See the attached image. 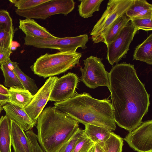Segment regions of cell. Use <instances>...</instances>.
I'll use <instances>...</instances> for the list:
<instances>
[{"label":"cell","instance_id":"1","mask_svg":"<svg viewBox=\"0 0 152 152\" xmlns=\"http://www.w3.org/2000/svg\"><path fill=\"white\" fill-rule=\"evenodd\" d=\"M109 79L115 123L130 132L142 122L148 112L150 95L139 79L134 65L117 64L109 72Z\"/></svg>","mask_w":152,"mask_h":152},{"label":"cell","instance_id":"2","mask_svg":"<svg viewBox=\"0 0 152 152\" xmlns=\"http://www.w3.org/2000/svg\"><path fill=\"white\" fill-rule=\"evenodd\" d=\"M54 105L84 125L98 126L111 132L116 128L112 106L108 98L99 100L86 92L76 93L70 98L55 102Z\"/></svg>","mask_w":152,"mask_h":152},{"label":"cell","instance_id":"3","mask_svg":"<svg viewBox=\"0 0 152 152\" xmlns=\"http://www.w3.org/2000/svg\"><path fill=\"white\" fill-rule=\"evenodd\" d=\"M37 123L38 141L45 152H59L79 128L77 121L55 106L43 110Z\"/></svg>","mask_w":152,"mask_h":152},{"label":"cell","instance_id":"4","mask_svg":"<svg viewBox=\"0 0 152 152\" xmlns=\"http://www.w3.org/2000/svg\"><path fill=\"white\" fill-rule=\"evenodd\" d=\"M82 56L77 52H59L46 53L36 59L31 67L34 74L45 78L66 72L79 64Z\"/></svg>","mask_w":152,"mask_h":152},{"label":"cell","instance_id":"5","mask_svg":"<svg viewBox=\"0 0 152 152\" xmlns=\"http://www.w3.org/2000/svg\"><path fill=\"white\" fill-rule=\"evenodd\" d=\"M134 0H109L105 10L91 33L94 43L102 42L108 31L132 5Z\"/></svg>","mask_w":152,"mask_h":152},{"label":"cell","instance_id":"6","mask_svg":"<svg viewBox=\"0 0 152 152\" xmlns=\"http://www.w3.org/2000/svg\"><path fill=\"white\" fill-rule=\"evenodd\" d=\"M23 38L24 44L26 45L39 48L54 49L59 52H76L79 48L85 50L87 48L86 44L88 41L87 34L74 37H56L52 39L26 35Z\"/></svg>","mask_w":152,"mask_h":152},{"label":"cell","instance_id":"7","mask_svg":"<svg viewBox=\"0 0 152 152\" xmlns=\"http://www.w3.org/2000/svg\"><path fill=\"white\" fill-rule=\"evenodd\" d=\"M75 5L73 0H49L30 9H17L15 12L27 19L45 20L55 15L62 14L66 16L73 10Z\"/></svg>","mask_w":152,"mask_h":152},{"label":"cell","instance_id":"8","mask_svg":"<svg viewBox=\"0 0 152 152\" xmlns=\"http://www.w3.org/2000/svg\"><path fill=\"white\" fill-rule=\"evenodd\" d=\"M102 59L91 56L83 60L84 67L80 69L81 80L90 88L101 86L109 87V72L105 70Z\"/></svg>","mask_w":152,"mask_h":152},{"label":"cell","instance_id":"9","mask_svg":"<svg viewBox=\"0 0 152 152\" xmlns=\"http://www.w3.org/2000/svg\"><path fill=\"white\" fill-rule=\"evenodd\" d=\"M138 30L133 26L131 20L122 30L115 39L107 45L106 58L112 66L118 64L126 56L131 43Z\"/></svg>","mask_w":152,"mask_h":152},{"label":"cell","instance_id":"10","mask_svg":"<svg viewBox=\"0 0 152 152\" xmlns=\"http://www.w3.org/2000/svg\"><path fill=\"white\" fill-rule=\"evenodd\" d=\"M124 140L137 152H152V120L142 122L129 132Z\"/></svg>","mask_w":152,"mask_h":152},{"label":"cell","instance_id":"11","mask_svg":"<svg viewBox=\"0 0 152 152\" xmlns=\"http://www.w3.org/2000/svg\"><path fill=\"white\" fill-rule=\"evenodd\" d=\"M58 78L57 77L53 76L46 80L29 104L24 108L26 113L36 124L39 116L49 101L51 91Z\"/></svg>","mask_w":152,"mask_h":152},{"label":"cell","instance_id":"12","mask_svg":"<svg viewBox=\"0 0 152 152\" xmlns=\"http://www.w3.org/2000/svg\"><path fill=\"white\" fill-rule=\"evenodd\" d=\"M79 80L76 74L69 72L55 82L49 101L58 102L71 98L75 93Z\"/></svg>","mask_w":152,"mask_h":152},{"label":"cell","instance_id":"13","mask_svg":"<svg viewBox=\"0 0 152 152\" xmlns=\"http://www.w3.org/2000/svg\"><path fill=\"white\" fill-rule=\"evenodd\" d=\"M3 107L6 115L24 131L31 130L36 124L31 120L24 108L10 103H6Z\"/></svg>","mask_w":152,"mask_h":152},{"label":"cell","instance_id":"14","mask_svg":"<svg viewBox=\"0 0 152 152\" xmlns=\"http://www.w3.org/2000/svg\"><path fill=\"white\" fill-rule=\"evenodd\" d=\"M11 124V145L14 152H32L30 141L24 130L13 121Z\"/></svg>","mask_w":152,"mask_h":152},{"label":"cell","instance_id":"15","mask_svg":"<svg viewBox=\"0 0 152 152\" xmlns=\"http://www.w3.org/2000/svg\"><path fill=\"white\" fill-rule=\"evenodd\" d=\"M19 28L26 35L44 39L56 37L45 27L38 24L34 19H19Z\"/></svg>","mask_w":152,"mask_h":152},{"label":"cell","instance_id":"16","mask_svg":"<svg viewBox=\"0 0 152 152\" xmlns=\"http://www.w3.org/2000/svg\"><path fill=\"white\" fill-rule=\"evenodd\" d=\"M11 120L6 115L0 118V152H11Z\"/></svg>","mask_w":152,"mask_h":152},{"label":"cell","instance_id":"17","mask_svg":"<svg viewBox=\"0 0 152 152\" xmlns=\"http://www.w3.org/2000/svg\"><path fill=\"white\" fill-rule=\"evenodd\" d=\"M8 90L9 103L24 108L29 104L34 96L28 90L19 87H11Z\"/></svg>","mask_w":152,"mask_h":152},{"label":"cell","instance_id":"18","mask_svg":"<svg viewBox=\"0 0 152 152\" xmlns=\"http://www.w3.org/2000/svg\"><path fill=\"white\" fill-rule=\"evenodd\" d=\"M133 60H139L148 64H152V34L136 47L133 55Z\"/></svg>","mask_w":152,"mask_h":152},{"label":"cell","instance_id":"19","mask_svg":"<svg viewBox=\"0 0 152 152\" xmlns=\"http://www.w3.org/2000/svg\"><path fill=\"white\" fill-rule=\"evenodd\" d=\"M85 126V134L94 144L104 142L110 136L111 132L107 129L90 124Z\"/></svg>","mask_w":152,"mask_h":152},{"label":"cell","instance_id":"20","mask_svg":"<svg viewBox=\"0 0 152 152\" xmlns=\"http://www.w3.org/2000/svg\"><path fill=\"white\" fill-rule=\"evenodd\" d=\"M125 13L122 15L110 28L104 37L102 42L107 45L116 38L122 30L131 20Z\"/></svg>","mask_w":152,"mask_h":152},{"label":"cell","instance_id":"21","mask_svg":"<svg viewBox=\"0 0 152 152\" xmlns=\"http://www.w3.org/2000/svg\"><path fill=\"white\" fill-rule=\"evenodd\" d=\"M78 5V10L80 16L87 18L92 17L94 12L100 10L101 4L103 0H81Z\"/></svg>","mask_w":152,"mask_h":152},{"label":"cell","instance_id":"22","mask_svg":"<svg viewBox=\"0 0 152 152\" xmlns=\"http://www.w3.org/2000/svg\"><path fill=\"white\" fill-rule=\"evenodd\" d=\"M123 139L113 132L105 141L99 144L102 147L103 152H122Z\"/></svg>","mask_w":152,"mask_h":152},{"label":"cell","instance_id":"23","mask_svg":"<svg viewBox=\"0 0 152 152\" xmlns=\"http://www.w3.org/2000/svg\"><path fill=\"white\" fill-rule=\"evenodd\" d=\"M16 62H13L14 71L22 83L24 88L28 90L33 96L37 92L38 89L35 81L26 75L20 69Z\"/></svg>","mask_w":152,"mask_h":152},{"label":"cell","instance_id":"24","mask_svg":"<svg viewBox=\"0 0 152 152\" xmlns=\"http://www.w3.org/2000/svg\"><path fill=\"white\" fill-rule=\"evenodd\" d=\"M0 65V68L4 78V84L5 86L10 88L15 87L24 88L14 71L10 69L5 63Z\"/></svg>","mask_w":152,"mask_h":152},{"label":"cell","instance_id":"25","mask_svg":"<svg viewBox=\"0 0 152 152\" xmlns=\"http://www.w3.org/2000/svg\"><path fill=\"white\" fill-rule=\"evenodd\" d=\"M14 32V28L7 26L0 27V49H11Z\"/></svg>","mask_w":152,"mask_h":152},{"label":"cell","instance_id":"26","mask_svg":"<svg viewBox=\"0 0 152 152\" xmlns=\"http://www.w3.org/2000/svg\"><path fill=\"white\" fill-rule=\"evenodd\" d=\"M149 9H152V4L146 0H134L133 3L127 10L125 14L131 18L142 11Z\"/></svg>","mask_w":152,"mask_h":152},{"label":"cell","instance_id":"27","mask_svg":"<svg viewBox=\"0 0 152 152\" xmlns=\"http://www.w3.org/2000/svg\"><path fill=\"white\" fill-rule=\"evenodd\" d=\"M94 145L84 132L78 139L72 152H89Z\"/></svg>","mask_w":152,"mask_h":152},{"label":"cell","instance_id":"28","mask_svg":"<svg viewBox=\"0 0 152 152\" xmlns=\"http://www.w3.org/2000/svg\"><path fill=\"white\" fill-rule=\"evenodd\" d=\"M49 0H11L10 1L13 4L17 9L27 10L33 8Z\"/></svg>","mask_w":152,"mask_h":152},{"label":"cell","instance_id":"29","mask_svg":"<svg viewBox=\"0 0 152 152\" xmlns=\"http://www.w3.org/2000/svg\"><path fill=\"white\" fill-rule=\"evenodd\" d=\"M152 17L150 18L131 19V20L134 27L138 30H142L145 31L152 30Z\"/></svg>","mask_w":152,"mask_h":152},{"label":"cell","instance_id":"30","mask_svg":"<svg viewBox=\"0 0 152 152\" xmlns=\"http://www.w3.org/2000/svg\"><path fill=\"white\" fill-rule=\"evenodd\" d=\"M84 132V130L79 128L59 152H72L78 139Z\"/></svg>","mask_w":152,"mask_h":152},{"label":"cell","instance_id":"31","mask_svg":"<svg viewBox=\"0 0 152 152\" xmlns=\"http://www.w3.org/2000/svg\"><path fill=\"white\" fill-rule=\"evenodd\" d=\"M26 134L30 141L32 152H45L39 145L37 135L32 130L26 131Z\"/></svg>","mask_w":152,"mask_h":152},{"label":"cell","instance_id":"32","mask_svg":"<svg viewBox=\"0 0 152 152\" xmlns=\"http://www.w3.org/2000/svg\"><path fill=\"white\" fill-rule=\"evenodd\" d=\"M13 28L12 20L9 13L4 10H0V27Z\"/></svg>","mask_w":152,"mask_h":152},{"label":"cell","instance_id":"33","mask_svg":"<svg viewBox=\"0 0 152 152\" xmlns=\"http://www.w3.org/2000/svg\"><path fill=\"white\" fill-rule=\"evenodd\" d=\"M12 53V51L11 49L7 50L0 49V64L6 63L10 58V55Z\"/></svg>","mask_w":152,"mask_h":152},{"label":"cell","instance_id":"34","mask_svg":"<svg viewBox=\"0 0 152 152\" xmlns=\"http://www.w3.org/2000/svg\"><path fill=\"white\" fill-rule=\"evenodd\" d=\"M151 17H152V9H149L145 10L142 11L131 19Z\"/></svg>","mask_w":152,"mask_h":152},{"label":"cell","instance_id":"35","mask_svg":"<svg viewBox=\"0 0 152 152\" xmlns=\"http://www.w3.org/2000/svg\"><path fill=\"white\" fill-rule=\"evenodd\" d=\"M9 102V96L0 94V104L3 106Z\"/></svg>","mask_w":152,"mask_h":152},{"label":"cell","instance_id":"36","mask_svg":"<svg viewBox=\"0 0 152 152\" xmlns=\"http://www.w3.org/2000/svg\"><path fill=\"white\" fill-rule=\"evenodd\" d=\"M0 94L4 95L9 96L8 89L3 85L0 84Z\"/></svg>","mask_w":152,"mask_h":152},{"label":"cell","instance_id":"37","mask_svg":"<svg viewBox=\"0 0 152 152\" xmlns=\"http://www.w3.org/2000/svg\"><path fill=\"white\" fill-rule=\"evenodd\" d=\"M94 152H103L102 147L98 144H94Z\"/></svg>","mask_w":152,"mask_h":152},{"label":"cell","instance_id":"38","mask_svg":"<svg viewBox=\"0 0 152 152\" xmlns=\"http://www.w3.org/2000/svg\"><path fill=\"white\" fill-rule=\"evenodd\" d=\"M3 110V106L1 104H0V113H1V111Z\"/></svg>","mask_w":152,"mask_h":152},{"label":"cell","instance_id":"39","mask_svg":"<svg viewBox=\"0 0 152 152\" xmlns=\"http://www.w3.org/2000/svg\"><path fill=\"white\" fill-rule=\"evenodd\" d=\"M89 152H94V146L92 148Z\"/></svg>","mask_w":152,"mask_h":152},{"label":"cell","instance_id":"40","mask_svg":"<svg viewBox=\"0 0 152 152\" xmlns=\"http://www.w3.org/2000/svg\"></svg>","mask_w":152,"mask_h":152},{"label":"cell","instance_id":"41","mask_svg":"<svg viewBox=\"0 0 152 152\" xmlns=\"http://www.w3.org/2000/svg\"></svg>","mask_w":152,"mask_h":152}]
</instances>
